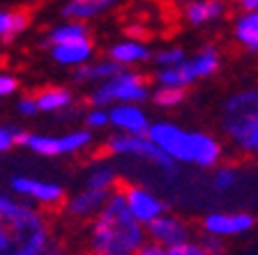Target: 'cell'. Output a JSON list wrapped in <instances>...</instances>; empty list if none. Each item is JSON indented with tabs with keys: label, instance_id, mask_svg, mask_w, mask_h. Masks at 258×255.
I'll use <instances>...</instances> for the list:
<instances>
[{
	"label": "cell",
	"instance_id": "6da1fadb",
	"mask_svg": "<svg viewBox=\"0 0 258 255\" xmlns=\"http://www.w3.org/2000/svg\"><path fill=\"white\" fill-rule=\"evenodd\" d=\"M88 250L90 255H136L148 241V230L127 209L120 189L108 196L104 207L90 218Z\"/></svg>",
	"mask_w": 258,
	"mask_h": 255
},
{
	"label": "cell",
	"instance_id": "7a4b0ae2",
	"mask_svg": "<svg viewBox=\"0 0 258 255\" xmlns=\"http://www.w3.org/2000/svg\"><path fill=\"white\" fill-rule=\"evenodd\" d=\"M51 228L39 209L0 196V255H48Z\"/></svg>",
	"mask_w": 258,
	"mask_h": 255
},
{
	"label": "cell",
	"instance_id": "3957f363",
	"mask_svg": "<svg viewBox=\"0 0 258 255\" xmlns=\"http://www.w3.org/2000/svg\"><path fill=\"white\" fill-rule=\"evenodd\" d=\"M148 138L166 156H171L177 165L191 163L199 168H215L224 156V147L212 133L189 131L168 120L150 122Z\"/></svg>",
	"mask_w": 258,
	"mask_h": 255
},
{
	"label": "cell",
	"instance_id": "277c9868",
	"mask_svg": "<svg viewBox=\"0 0 258 255\" xmlns=\"http://www.w3.org/2000/svg\"><path fill=\"white\" fill-rule=\"evenodd\" d=\"M221 129L242 154L258 156V85L235 92L224 101Z\"/></svg>",
	"mask_w": 258,
	"mask_h": 255
},
{
	"label": "cell",
	"instance_id": "5b68a950",
	"mask_svg": "<svg viewBox=\"0 0 258 255\" xmlns=\"http://www.w3.org/2000/svg\"><path fill=\"white\" fill-rule=\"evenodd\" d=\"M150 85L143 74L134 71L132 67H122L115 76L95 85L90 95L92 106H113V104H143L150 99Z\"/></svg>",
	"mask_w": 258,
	"mask_h": 255
},
{
	"label": "cell",
	"instance_id": "8992f818",
	"mask_svg": "<svg viewBox=\"0 0 258 255\" xmlns=\"http://www.w3.org/2000/svg\"><path fill=\"white\" fill-rule=\"evenodd\" d=\"M106 152L113 156L145 161L155 165V170H159L164 177L177 175V163L148 138V133H115L106 140Z\"/></svg>",
	"mask_w": 258,
	"mask_h": 255
},
{
	"label": "cell",
	"instance_id": "52a82bcc",
	"mask_svg": "<svg viewBox=\"0 0 258 255\" xmlns=\"http://www.w3.org/2000/svg\"><path fill=\"white\" fill-rule=\"evenodd\" d=\"M120 193H122L124 202H127V209L132 212V216L139 221V223L148 225L152 223L157 216L166 212V205L157 193H152L150 189H145L141 184H122L118 186Z\"/></svg>",
	"mask_w": 258,
	"mask_h": 255
},
{
	"label": "cell",
	"instance_id": "ba28073f",
	"mask_svg": "<svg viewBox=\"0 0 258 255\" xmlns=\"http://www.w3.org/2000/svg\"><path fill=\"white\" fill-rule=\"evenodd\" d=\"M145 230H148V241H155L164 248H173V246L194 239L191 225L171 212H164L161 216H157L152 223L145 225Z\"/></svg>",
	"mask_w": 258,
	"mask_h": 255
},
{
	"label": "cell",
	"instance_id": "9c48e42d",
	"mask_svg": "<svg viewBox=\"0 0 258 255\" xmlns=\"http://www.w3.org/2000/svg\"><path fill=\"white\" fill-rule=\"evenodd\" d=\"M256 218L247 212H212L201 221L203 232L215 234V237H237V234H247L253 230Z\"/></svg>",
	"mask_w": 258,
	"mask_h": 255
},
{
	"label": "cell",
	"instance_id": "30bf717a",
	"mask_svg": "<svg viewBox=\"0 0 258 255\" xmlns=\"http://www.w3.org/2000/svg\"><path fill=\"white\" fill-rule=\"evenodd\" d=\"M12 191L16 196L30 198L44 207H58L64 202V189L55 182L35 180V177H14L12 180Z\"/></svg>",
	"mask_w": 258,
	"mask_h": 255
},
{
	"label": "cell",
	"instance_id": "8fae6325",
	"mask_svg": "<svg viewBox=\"0 0 258 255\" xmlns=\"http://www.w3.org/2000/svg\"><path fill=\"white\" fill-rule=\"evenodd\" d=\"M108 122L118 133H148L150 117L141 104H113L108 106Z\"/></svg>",
	"mask_w": 258,
	"mask_h": 255
},
{
	"label": "cell",
	"instance_id": "7c38bea8",
	"mask_svg": "<svg viewBox=\"0 0 258 255\" xmlns=\"http://www.w3.org/2000/svg\"><path fill=\"white\" fill-rule=\"evenodd\" d=\"M113 191H104V189H90V186H83L81 191H76L70 200L64 202V209L72 218H79V221H90L99 209L104 207V202L108 200Z\"/></svg>",
	"mask_w": 258,
	"mask_h": 255
},
{
	"label": "cell",
	"instance_id": "4fadbf2b",
	"mask_svg": "<svg viewBox=\"0 0 258 255\" xmlns=\"http://www.w3.org/2000/svg\"><path fill=\"white\" fill-rule=\"evenodd\" d=\"M108 58L113 62H118L120 67H136V64H143L152 58L150 53V46L143 44L141 39L132 37V39H124V42L113 44L108 48Z\"/></svg>",
	"mask_w": 258,
	"mask_h": 255
},
{
	"label": "cell",
	"instance_id": "5bb4252c",
	"mask_svg": "<svg viewBox=\"0 0 258 255\" xmlns=\"http://www.w3.org/2000/svg\"><path fill=\"white\" fill-rule=\"evenodd\" d=\"M92 53H95V44L88 37L51 46V58L58 64H64V67H79V64L88 62L92 58Z\"/></svg>",
	"mask_w": 258,
	"mask_h": 255
},
{
	"label": "cell",
	"instance_id": "9a60e30c",
	"mask_svg": "<svg viewBox=\"0 0 258 255\" xmlns=\"http://www.w3.org/2000/svg\"><path fill=\"white\" fill-rule=\"evenodd\" d=\"M224 14H226V5L221 0H189L184 5V21L196 28L217 23Z\"/></svg>",
	"mask_w": 258,
	"mask_h": 255
},
{
	"label": "cell",
	"instance_id": "2e32d148",
	"mask_svg": "<svg viewBox=\"0 0 258 255\" xmlns=\"http://www.w3.org/2000/svg\"><path fill=\"white\" fill-rule=\"evenodd\" d=\"M157 85H168V88H182L187 90L189 85L196 83V74H194L191 64H189V58L182 60V62L173 64V67H159L155 74Z\"/></svg>",
	"mask_w": 258,
	"mask_h": 255
},
{
	"label": "cell",
	"instance_id": "e0dca14e",
	"mask_svg": "<svg viewBox=\"0 0 258 255\" xmlns=\"http://www.w3.org/2000/svg\"><path fill=\"white\" fill-rule=\"evenodd\" d=\"M233 35L240 46H244L249 53L258 55V12H242L235 19Z\"/></svg>",
	"mask_w": 258,
	"mask_h": 255
},
{
	"label": "cell",
	"instance_id": "ac0fdd59",
	"mask_svg": "<svg viewBox=\"0 0 258 255\" xmlns=\"http://www.w3.org/2000/svg\"><path fill=\"white\" fill-rule=\"evenodd\" d=\"M122 69L118 62H113L111 58L108 60H99V62H83L76 67L74 71V80L76 83H102V80L111 78V76H115L118 71Z\"/></svg>",
	"mask_w": 258,
	"mask_h": 255
},
{
	"label": "cell",
	"instance_id": "d6986e66",
	"mask_svg": "<svg viewBox=\"0 0 258 255\" xmlns=\"http://www.w3.org/2000/svg\"><path fill=\"white\" fill-rule=\"evenodd\" d=\"M113 5H115V0H70L62 7V16L72 19V21H83V19L104 14Z\"/></svg>",
	"mask_w": 258,
	"mask_h": 255
},
{
	"label": "cell",
	"instance_id": "ffe728a7",
	"mask_svg": "<svg viewBox=\"0 0 258 255\" xmlns=\"http://www.w3.org/2000/svg\"><path fill=\"white\" fill-rule=\"evenodd\" d=\"M219 62H221V55L215 46H203L194 55H189V64H191V69L199 80L210 78V76L219 69Z\"/></svg>",
	"mask_w": 258,
	"mask_h": 255
},
{
	"label": "cell",
	"instance_id": "44dd1931",
	"mask_svg": "<svg viewBox=\"0 0 258 255\" xmlns=\"http://www.w3.org/2000/svg\"><path fill=\"white\" fill-rule=\"evenodd\" d=\"M35 99H37L42 113H60L72 106L74 95H72L67 88H46V90H42Z\"/></svg>",
	"mask_w": 258,
	"mask_h": 255
},
{
	"label": "cell",
	"instance_id": "7402d4cb",
	"mask_svg": "<svg viewBox=\"0 0 258 255\" xmlns=\"http://www.w3.org/2000/svg\"><path fill=\"white\" fill-rule=\"evenodd\" d=\"M83 186L104 189V191H115V189H118V173L106 163H95L90 170H88Z\"/></svg>",
	"mask_w": 258,
	"mask_h": 255
},
{
	"label": "cell",
	"instance_id": "603a6c76",
	"mask_svg": "<svg viewBox=\"0 0 258 255\" xmlns=\"http://www.w3.org/2000/svg\"><path fill=\"white\" fill-rule=\"evenodd\" d=\"M92 145V133L90 129H76L64 136H58V154H79L83 149Z\"/></svg>",
	"mask_w": 258,
	"mask_h": 255
},
{
	"label": "cell",
	"instance_id": "cb8c5ba5",
	"mask_svg": "<svg viewBox=\"0 0 258 255\" xmlns=\"http://www.w3.org/2000/svg\"><path fill=\"white\" fill-rule=\"evenodd\" d=\"M83 37H88V28L81 21H70V23H62V26L53 28V30L48 32L46 44L48 46H55V44L76 42V39H83Z\"/></svg>",
	"mask_w": 258,
	"mask_h": 255
},
{
	"label": "cell",
	"instance_id": "d4e9b609",
	"mask_svg": "<svg viewBox=\"0 0 258 255\" xmlns=\"http://www.w3.org/2000/svg\"><path fill=\"white\" fill-rule=\"evenodd\" d=\"M240 182V173H237L235 165H215V173H212V191L215 193H228L233 191Z\"/></svg>",
	"mask_w": 258,
	"mask_h": 255
},
{
	"label": "cell",
	"instance_id": "484cf974",
	"mask_svg": "<svg viewBox=\"0 0 258 255\" xmlns=\"http://www.w3.org/2000/svg\"><path fill=\"white\" fill-rule=\"evenodd\" d=\"M23 145H26L30 152H35V154L60 156L58 154V138H55V136H44V133H26Z\"/></svg>",
	"mask_w": 258,
	"mask_h": 255
},
{
	"label": "cell",
	"instance_id": "4316f807",
	"mask_svg": "<svg viewBox=\"0 0 258 255\" xmlns=\"http://www.w3.org/2000/svg\"><path fill=\"white\" fill-rule=\"evenodd\" d=\"M150 97L155 101V106L164 108V111H171V108H177L184 101L187 90H182V88H168V85H157V90Z\"/></svg>",
	"mask_w": 258,
	"mask_h": 255
},
{
	"label": "cell",
	"instance_id": "83f0119b",
	"mask_svg": "<svg viewBox=\"0 0 258 255\" xmlns=\"http://www.w3.org/2000/svg\"><path fill=\"white\" fill-rule=\"evenodd\" d=\"M152 60H155L157 69H159V67H173V64L187 60V51L180 46H166V48H161V51H157V53L152 55Z\"/></svg>",
	"mask_w": 258,
	"mask_h": 255
},
{
	"label": "cell",
	"instance_id": "f1b7e54d",
	"mask_svg": "<svg viewBox=\"0 0 258 255\" xmlns=\"http://www.w3.org/2000/svg\"><path fill=\"white\" fill-rule=\"evenodd\" d=\"M28 23H30V10H26V7H19V10L10 12V32H7V39H5V42H12V39H14L19 32L26 30Z\"/></svg>",
	"mask_w": 258,
	"mask_h": 255
},
{
	"label": "cell",
	"instance_id": "f546056e",
	"mask_svg": "<svg viewBox=\"0 0 258 255\" xmlns=\"http://www.w3.org/2000/svg\"><path fill=\"white\" fill-rule=\"evenodd\" d=\"M23 138H26V131H19L14 127H0V154H5L16 143H23Z\"/></svg>",
	"mask_w": 258,
	"mask_h": 255
},
{
	"label": "cell",
	"instance_id": "4dcf8cb0",
	"mask_svg": "<svg viewBox=\"0 0 258 255\" xmlns=\"http://www.w3.org/2000/svg\"><path fill=\"white\" fill-rule=\"evenodd\" d=\"M86 124L88 129H106L111 127V122H108V108L104 106H92L90 111L86 113Z\"/></svg>",
	"mask_w": 258,
	"mask_h": 255
},
{
	"label": "cell",
	"instance_id": "1f68e13d",
	"mask_svg": "<svg viewBox=\"0 0 258 255\" xmlns=\"http://www.w3.org/2000/svg\"><path fill=\"white\" fill-rule=\"evenodd\" d=\"M166 250H168V255H210L199 239H189L184 244L173 246V248H166Z\"/></svg>",
	"mask_w": 258,
	"mask_h": 255
},
{
	"label": "cell",
	"instance_id": "d6a6232c",
	"mask_svg": "<svg viewBox=\"0 0 258 255\" xmlns=\"http://www.w3.org/2000/svg\"><path fill=\"white\" fill-rule=\"evenodd\" d=\"M201 244H203V248L208 250L210 255H224V250H226V246H224V239L221 237H215V234H208V232H203V237H201Z\"/></svg>",
	"mask_w": 258,
	"mask_h": 255
},
{
	"label": "cell",
	"instance_id": "836d02e7",
	"mask_svg": "<svg viewBox=\"0 0 258 255\" xmlns=\"http://www.w3.org/2000/svg\"><path fill=\"white\" fill-rule=\"evenodd\" d=\"M16 88H19V83H16L14 76L5 74V71H0V99H3V97L14 95Z\"/></svg>",
	"mask_w": 258,
	"mask_h": 255
},
{
	"label": "cell",
	"instance_id": "e575fe53",
	"mask_svg": "<svg viewBox=\"0 0 258 255\" xmlns=\"http://www.w3.org/2000/svg\"><path fill=\"white\" fill-rule=\"evenodd\" d=\"M16 108H19V113L26 117H32V115H37L39 113V104L35 97H23L19 104H16Z\"/></svg>",
	"mask_w": 258,
	"mask_h": 255
},
{
	"label": "cell",
	"instance_id": "d590c367",
	"mask_svg": "<svg viewBox=\"0 0 258 255\" xmlns=\"http://www.w3.org/2000/svg\"><path fill=\"white\" fill-rule=\"evenodd\" d=\"M136 255H168V250L164 248V246L155 244V241H145V244L139 248V253H136Z\"/></svg>",
	"mask_w": 258,
	"mask_h": 255
},
{
	"label": "cell",
	"instance_id": "8d00e7d4",
	"mask_svg": "<svg viewBox=\"0 0 258 255\" xmlns=\"http://www.w3.org/2000/svg\"><path fill=\"white\" fill-rule=\"evenodd\" d=\"M10 32V12H0V37L7 39Z\"/></svg>",
	"mask_w": 258,
	"mask_h": 255
},
{
	"label": "cell",
	"instance_id": "74e56055",
	"mask_svg": "<svg viewBox=\"0 0 258 255\" xmlns=\"http://www.w3.org/2000/svg\"><path fill=\"white\" fill-rule=\"evenodd\" d=\"M244 12H258V0H237Z\"/></svg>",
	"mask_w": 258,
	"mask_h": 255
}]
</instances>
